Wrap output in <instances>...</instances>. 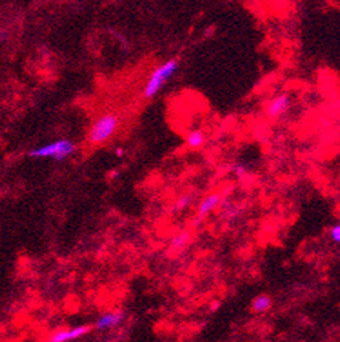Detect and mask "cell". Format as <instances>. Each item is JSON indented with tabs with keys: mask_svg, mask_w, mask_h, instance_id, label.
<instances>
[{
	"mask_svg": "<svg viewBox=\"0 0 340 342\" xmlns=\"http://www.w3.org/2000/svg\"><path fill=\"white\" fill-rule=\"evenodd\" d=\"M75 150L76 146L74 145V142H71L70 139H59V141L48 143L45 146L32 149L29 155L36 159L52 158L56 162H63L67 158H70L71 155H74Z\"/></svg>",
	"mask_w": 340,
	"mask_h": 342,
	"instance_id": "3957f363",
	"label": "cell"
},
{
	"mask_svg": "<svg viewBox=\"0 0 340 342\" xmlns=\"http://www.w3.org/2000/svg\"><path fill=\"white\" fill-rule=\"evenodd\" d=\"M92 330V326H78L70 330H61V331L54 332L52 337L49 338V342H68L78 339V338L87 335L88 332Z\"/></svg>",
	"mask_w": 340,
	"mask_h": 342,
	"instance_id": "5b68a950",
	"label": "cell"
},
{
	"mask_svg": "<svg viewBox=\"0 0 340 342\" xmlns=\"http://www.w3.org/2000/svg\"><path fill=\"white\" fill-rule=\"evenodd\" d=\"M233 171H235V174L239 175V177H242V175H244V174L247 173L246 167H243V166H240V164H236V166L233 167Z\"/></svg>",
	"mask_w": 340,
	"mask_h": 342,
	"instance_id": "4fadbf2b",
	"label": "cell"
},
{
	"mask_svg": "<svg viewBox=\"0 0 340 342\" xmlns=\"http://www.w3.org/2000/svg\"><path fill=\"white\" fill-rule=\"evenodd\" d=\"M178 65V59H169L164 64L158 65L156 70L151 72V75L149 77V80L146 82L143 96L146 99L154 98L157 93L160 92V89L165 85V82L177 72Z\"/></svg>",
	"mask_w": 340,
	"mask_h": 342,
	"instance_id": "7a4b0ae2",
	"label": "cell"
},
{
	"mask_svg": "<svg viewBox=\"0 0 340 342\" xmlns=\"http://www.w3.org/2000/svg\"><path fill=\"white\" fill-rule=\"evenodd\" d=\"M115 156H117V158H122V156H124V149H122V147H117V149H115Z\"/></svg>",
	"mask_w": 340,
	"mask_h": 342,
	"instance_id": "5bb4252c",
	"label": "cell"
},
{
	"mask_svg": "<svg viewBox=\"0 0 340 342\" xmlns=\"http://www.w3.org/2000/svg\"><path fill=\"white\" fill-rule=\"evenodd\" d=\"M190 238H192V234L190 231H182V233L177 234L173 239H171V244H169V249L173 252H179L182 250L189 244Z\"/></svg>",
	"mask_w": 340,
	"mask_h": 342,
	"instance_id": "ba28073f",
	"label": "cell"
},
{
	"mask_svg": "<svg viewBox=\"0 0 340 342\" xmlns=\"http://www.w3.org/2000/svg\"><path fill=\"white\" fill-rule=\"evenodd\" d=\"M124 320L125 315L122 312H107V313H104V315H102L97 319L95 327L99 331H104V330H108V328L119 326Z\"/></svg>",
	"mask_w": 340,
	"mask_h": 342,
	"instance_id": "52a82bcc",
	"label": "cell"
},
{
	"mask_svg": "<svg viewBox=\"0 0 340 342\" xmlns=\"http://www.w3.org/2000/svg\"><path fill=\"white\" fill-rule=\"evenodd\" d=\"M192 202H193V198H192V195L181 196L178 201L174 203L173 212L174 213L184 212V210H186L188 207H190V205H192Z\"/></svg>",
	"mask_w": 340,
	"mask_h": 342,
	"instance_id": "8fae6325",
	"label": "cell"
},
{
	"mask_svg": "<svg viewBox=\"0 0 340 342\" xmlns=\"http://www.w3.org/2000/svg\"><path fill=\"white\" fill-rule=\"evenodd\" d=\"M220 203H221V194H218V192L208 194L199 203L197 213H196V223H200L205 216H208L212 210H216V207L220 206Z\"/></svg>",
	"mask_w": 340,
	"mask_h": 342,
	"instance_id": "8992f818",
	"label": "cell"
},
{
	"mask_svg": "<svg viewBox=\"0 0 340 342\" xmlns=\"http://www.w3.org/2000/svg\"><path fill=\"white\" fill-rule=\"evenodd\" d=\"M119 125H121V119L117 113L102 114L99 119L95 120V123L91 127L88 134V141L95 146L103 145L115 135Z\"/></svg>",
	"mask_w": 340,
	"mask_h": 342,
	"instance_id": "6da1fadb",
	"label": "cell"
},
{
	"mask_svg": "<svg viewBox=\"0 0 340 342\" xmlns=\"http://www.w3.org/2000/svg\"><path fill=\"white\" fill-rule=\"evenodd\" d=\"M272 306V299L268 295H260L254 299L251 303V310L254 313H265L268 312Z\"/></svg>",
	"mask_w": 340,
	"mask_h": 342,
	"instance_id": "30bf717a",
	"label": "cell"
},
{
	"mask_svg": "<svg viewBox=\"0 0 340 342\" xmlns=\"http://www.w3.org/2000/svg\"><path fill=\"white\" fill-rule=\"evenodd\" d=\"M205 143V135L201 130H192L186 136V145L190 149H200Z\"/></svg>",
	"mask_w": 340,
	"mask_h": 342,
	"instance_id": "9c48e42d",
	"label": "cell"
},
{
	"mask_svg": "<svg viewBox=\"0 0 340 342\" xmlns=\"http://www.w3.org/2000/svg\"><path fill=\"white\" fill-rule=\"evenodd\" d=\"M289 109H290V98H289V95L287 93H279V95L274 96L268 102L265 113H267V116L270 119H279Z\"/></svg>",
	"mask_w": 340,
	"mask_h": 342,
	"instance_id": "277c9868",
	"label": "cell"
},
{
	"mask_svg": "<svg viewBox=\"0 0 340 342\" xmlns=\"http://www.w3.org/2000/svg\"><path fill=\"white\" fill-rule=\"evenodd\" d=\"M329 235H330V239L335 242V244H339L340 242V225L339 223L335 224V225H332V228H330L329 231Z\"/></svg>",
	"mask_w": 340,
	"mask_h": 342,
	"instance_id": "7c38bea8",
	"label": "cell"
}]
</instances>
